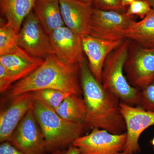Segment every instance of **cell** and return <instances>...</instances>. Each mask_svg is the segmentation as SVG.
<instances>
[{
  "label": "cell",
  "mask_w": 154,
  "mask_h": 154,
  "mask_svg": "<svg viewBox=\"0 0 154 154\" xmlns=\"http://www.w3.org/2000/svg\"><path fill=\"white\" fill-rule=\"evenodd\" d=\"M81 85L87 115L85 128H100L113 134L126 132L120 99L105 90L91 72L85 57L80 68Z\"/></svg>",
  "instance_id": "1"
},
{
  "label": "cell",
  "mask_w": 154,
  "mask_h": 154,
  "mask_svg": "<svg viewBox=\"0 0 154 154\" xmlns=\"http://www.w3.org/2000/svg\"><path fill=\"white\" fill-rule=\"evenodd\" d=\"M80 68V65L64 63L54 54H50L36 70L11 86L8 96L14 99L24 93L43 89H54L81 96L82 92L78 79Z\"/></svg>",
  "instance_id": "2"
},
{
  "label": "cell",
  "mask_w": 154,
  "mask_h": 154,
  "mask_svg": "<svg viewBox=\"0 0 154 154\" xmlns=\"http://www.w3.org/2000/svg\"><path fill=\"white\" fill-rule=\"evenodd\" d=\"M33 110L49 153L71 145L85 129L84 124L64 119L55 110L36 100Z\"/></svg>",
  "instance_id": "3"
},
{
  "label": "cell",
  "mask_w": 154,
  "mask_h": 154,
  "mask_svg": "<svg viewBox=\"0 0 154 154\" xmlns=\"http://www.w3.org/2000/svg\"><path fill=\"white\" fill-rule=\"evenodd\" d=\"M130 45L129 40L125 38L108 56L102 70L101 85L121 102L134 106L138 104L140 91L129 84L124 73Z\"/></svg>",
  "instance_id": "4"
},
{
  "label": "cell",
  "mask_w": 154,
  "mask_h": 154,
  "mask_svg": "<svg viewBox=\"0 0 154 154\" xmlns=\"http://www.w3.org/2000/svg\"><path fill=\"white\" fill-rule=\"evenodd\" d=\"M133 17L118 11L93 10L89 35L108 41L123 40L134 22Z\"/></svg>",
  "instance_id": "5"
},
{
  "label": "cell",
  "mask_w": 154,
  "mask_h": 154,
  "mask_svg": "<svg viewBox=\"0 0 154 154\" xmlns=\"http://www.w3.org/2000/svg\"><path fill=\"white\" fill-rule=\"evenodd\" d=\"M126 139V132L113 134L95 128L89 134L77 138L72 145L79 149L80 154H122Z\"/></svg>",
  "instance_id": "6"
},
{
  "label": "cell",
  "mask_w": 154,
  "mask_h": 154,
  "mask_svg": "<svg viewBox=\"0 0 154 154\" xmlns=\"http://www.w3.org/2000/svg\"><path fill=\"white\" fill-rule=\"evenodd\" d=\"M10 143L25 154H46L44 135L33 108L26 113L11 137Z\"/></svg>",
  "instance_id": "7"
},
{
  "label": "cell",
  "mask_w": 154,
  "mask_h": 154,
  "mask_svg": "<svg viewBox=\"0 0 154 154\" xmlns=\"http://www.w3.org/2000/svg\"><path fill=\"white\" fill-rule=\"evenodd\" d=\"M18 46L33 56L45 60L52 53L49 35L33 11L25 18L18 33Z\"/></svg>",
  "instance_id": "8"
},
{
  "label": "cell",
  "mask_w": 154,
  "mask_h": 154,
  "mask_svg": "<svg viewBox=\"0 0 154 154\" xmlns=\"http://www.w3.org/2000/svg\"><path fill=\"white\" fill-rule=\"evenodd\" d=\"M120 107L126 128V142L123 153H137L140 151L139 140L141 134L146 129L154 125V112L121 101Z\"/></svg>",
  "instance_id": "9"
},
{
  "label": "cell",
  "mask_w": 154,
  "mask_h": 154,
  "mask_svg": "<svg viewBox=\"0 0 154 154\" xmlns=\"http://www.w3.org/2000/svg\"><path fill=\"white\" fill-rule=\"evenodd\" d=\"M124 71L131 86L140 91L144 88L154 79V48L138 45L128 55Z\"/></svg>",
  "instance_id": "10"
},
{
  "label": "cell",
  "mask_w": 154,
  "mask_h": 154,
  "mask_svg": "<svg viewBox=\"0 0 154 154\" xmlns=\"http://www.w3.org/2000/svg\"><path fill=\"white\" fill-rule=\"evenodd\" d=\"M52 53L64 63L80 65L84 59L82 37L66 26L49 35Z\"/></svg>",
  "instance_id": "11"
},
{
  "label": "cell",
  "mask_w": 154,
  "mask_h": 154,
  "mask_svg": "<svg viewBox=\"0 0 154 154\" xmlns=\"http://www.w3.org/2000/svg\"><path fill=\"white\" fill-rule=\"evenodd\" d=\"M11 105L0 114V142H10L20 122L33 108L34 100L32 92L24 93L14 98Z\"/></svg>",
  "instance_id": "12"
},
{
  "label": "cell",
  "mask_w": 154,
  "mask_h": 154,
  "mask_svg": "<svg viewBox=\"0 0 154 154\" xmlns=\"http://www.w3.org/2000/svg\"><path fill=\"white\" fill-rule=\"evenodd\" d=\"M65 25L81 36L89 35L93 10L91 4L78 0H59Z\"/></svg>",
  "instance_id": "13"
},
{
  "label": "cell",
  "mask_w": 154,
  "mask_h": 154,
  "mask_svg": "<svg viewBox=\"0 0 154 154\" xmlns=\"http://www.w3.org/2000/svg\"><path fill=\"white\" fill-rule=\"evenodd\" d=\"M83 51L88 58L91 72L101 84V77L104 63L108 56L123 40L108 41L87 35L82 37Z\"/></svg>",
  "instance_id": "14"
},
{
  "label": "cell",
  "mask_w": 154,
  "mask_h": 154,
  "mask_svg": "<svg viewBox=\"0 0 154 154\" xmlns=\"http://www.w3.org/2000/svg\"><path fill=\"white\" fill-rule=\"evenodd\" d=\"M44 60L30 55L18 46L0 55V64L11 73L16 82L36 70Z\"/></svg>",
  "instance_id": "15"
},
{
  "label": "cell",
  "mask_w": 154,
  "mask_h": 154,
  "mask_svg": "<svg viewBox=\"0 0 154 154\" xmlns=\"http://www.w3.org/2000/svg\"><path fill=\"white\" fill-rule=\"evenodd\" d=\"M33 9L48 35L65 26L59 0H36Z\"/></svg>",
  "instance_id": "16"
},
{
  "label": "cell",
  "mask_w": 154,
  "mask_h": 154,
  "mask_svg": "<svg viewBox=\"0 0 154 154\" xmlns=\"http://www.w3.org/2000/svg\"><path fill=\"white\" fill-rule=\"evenodd\" d=\"M36 0H0L3 15L19 33L26 17L34 8Z\"/></svg>",
  "instance_id": "17"
},
{
  "label": "cell",
  "mask_w": 154,
  "mask_h": 154,
  "mask_svg": "<svg viewBox=\"0 0 154 154\" xmlns=\"http://www.w3.org/2000/svg\"><path fill=\"white\" fill-rule=\"evenodd\" d=\"M125 38L142 47L154 48V11L139 22L134 21L127 30Z\"/></svg>",
  "instance_id": "18"
},
{
  "label": "cell",
  "mask_w": 154,
  "mask_h": 154,
  "mask_svg": "<svg viewBox=\"0 0 154 154\" xmlns=\"http://www.w3.org/2000/svg\"><path fill=\"white\" fill-rule=\"evenodd\" d=\"M55 111L66 120L85 125L87 110L84 99L79 96L71 94L65 99Z\"/></svg>",
  "instance_id": "19"
},
{
  "label": "cell",
  "mask_w": 154,
  "mask_h": 154,
  "mask_svg": "<svg viewBox=\"0 0 154 154\" xmlns=\"http://www.w3.org/2000/svg\"><path fill=\"white\" fill-rule=\"evenodd\" d=\"M34 100L55 110L70 94L54 89H43L32 92Z\"/></svg>",
  "instance_id": "20"
},
{
  "label": "cell",
  "mask_w": 154,
  "mask_h": 154,
  "mask_svg": "<svg viewBox=\"0 0 154 154\" xmlns=\"http://www.w3.org/2000/svg\"><path fill=\"white\" fill-rule=\"evenodd\" d=\"M18 33L8 22L0 28V55L18 46Z\"/></svg>",
  "instance_id": "21"
},
{
  "label": "cell",
  "mask_w": 154,
  "mask_h": 154,
  "mask_svg": "<svg viewBox=\"0 0 154 154\" xmlns=\"http://www.w3.org/2000/svg\"><path fill=\"white\" fill-rule=\"evenodd\" d=\"M137 105L144 110L154 112V79L140 91Z\"/></svg>",
  "instance_id": "22"
},
{
  "label": "cell",
  "mask_w": 154,
  "mask_h": 154,
  "mask_svg": "<svg viewBox=\"0 0 154 154\" xmlns=\"http://www.w3.org/2000/svg\"><path fill=\"white\" fill-rule=\"evenodd\" d=\"M152 10L150 6L145 0H134L130 5L125 14L130 17L136 15L143 19Z\"/></svg>",
  "instance_id": "23"
},
{
  "label": "cell",
  "mask_w": 154,
  "mask_h": 154,
  "mask_svg": "<svg viewBox=\"0 0 154 154\" xmlns=\"http://www.w3.org/2000/svg\"><path fill=\"white\" fill-rule=\"evenodd\" d=\"M16 83L13 75L3 66L0 64V92L4 93L8 91Z\"/></svg>",
  "instance_id": "24"
},
{
  "label": "cell",
  "mask_w": 154,
  "mask_h": 154,
  "mask_svg": "<svg viewBox=\"0 0 154 154\" xmlns=\"http://www.w3.org/2000/svg\"><path fill=\"white\" fill-rule=\"evenodd\" d=\"M97 8L104 11L121 12L125 8L122 5V0H94Z\"/></svg>",
  "instance_id": "25"
},
{
  "label": "cell",
  "mask_w": 154,
  "mask_h": 154,
  "mask_svg": "<svg viewBox=\"0 0 154 154\" xmlns=\"http://www.w3.org/2000/svg\"><path fill=\"white\" fill-rule=\"evenodd\" d=\"M0 154H25L19 150L9 142L1 143Z\"/></svg>",
  "instance_id": "26"
},
{
  "label": "cell",
  "mask_w": 154,
  "mask_h": 154,
  "mask_svg": "<svg viewBox=\"0 0 154 154\" xmlns=\"http://www.w3.org/2000/svg\"><path fill=\"white\" fill-rule=\"evenodd\" d=\"M50 154H80L79 149L72 144L66 148L57 150Z\"/></svg>",
  "instance_id": "27"
},
{
  "label": "cell",
  "mask_w": 154,
  "mask_h": 154,
  "mask_svg": "<svg viewBox=\"0 0 154 154\" xmlns=\"http://www.w3.org/2000/svg\"><path fill=\"white\" fill-rule=\"evenodd\" d=\"M134 1V0H122V3L123 7L125 8L127 6H129Z\"/></svg>",
  "instance_id": "28"
},
{
  "label": "cell",
  "mask_w": 154,
  "mask_h": 154,
  "mask_svg": "<svg viewBox=\"0 0 154 154\" xmlns=\"http://www.w3.org/2000/svg\"><path fill=\"white\" fill-rule=\"evenodd\" d=\"M145 1L148 3L152 10L154 11V0H145Z\"/></svg>",
  "instance_id": "29"
},
{
  "label": "cell",
  "mask_w": 154,
  "mask_h": 154,
  "mask_svg": "<svg viewBox=\"0 0 154 154\" xmlns=\"http://www.w3.org/2000/svg\"><path fill=\"white\" fill-rule=\"evenodd\" d=\"M78 1H81V2L87 3L88 4H91V3L94 1V0H78Z\"/></svg>",
  "instance_id": "30"
},
{
  "label": "cell",
  "mask_w": 154,
  "mask_h": 154,
  "mask_svg": "<svg viewBox=\"0 0 154 154\" xmlns=\"http://www.w3.org/2000/svg\"><path fill=\"white\" fill-rule=\"evenodd\" d=\"M151 143L152 145L153 146L154 148V137L151 141Z\"/></svg>",
  "instance_id": "31"
},
{
  "label": "cell",
  "mask_w": 154,
  "mask_h": 154,
  "mask_svg": "<svg viewBox=\"0 0 154 154\" xmlns=\"http://www.w3.org/2000/svg\"><path fill=\"white\" fill-rule=\"evenodd\" d=\"M122 154H123V153H122Z\"/></svg>",
  "instance_id": "32"
}]
</instances>
